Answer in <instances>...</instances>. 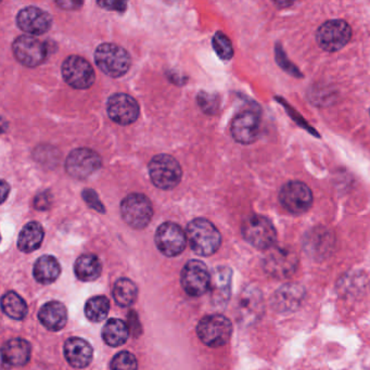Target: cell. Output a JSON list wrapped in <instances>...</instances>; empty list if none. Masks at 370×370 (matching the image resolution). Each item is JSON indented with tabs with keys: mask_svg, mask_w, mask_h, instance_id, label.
<instances>
[{
	"mask_svg": "<svg viewBox=\"0 0 370 370\" xmlns=\"http://www.w3.org/2000/svg\"><path fill=\"white\" fill-rule=\"evenodd\" d=\"M34 278L42 285H50L59 278L61 266L52 255L40 257L34 264Z\"/></svg>",
	"mask_w": 370,
	"mask_h": 370,
	"instance_id": "obj_24",
	"label": "cell"
},
{
	"mask_svg": "<svg viewBox=\"0 0 370 370\" xmlns=\"http://www.w3.org/2000/svg\"><path fill=\"white\" fill-rule=\"evenodd\" d=\"M109 118L118 125H130L140 118V104L132 96L126 94H114L109 98L106 104Z\"/></svg>",
	"mask_w": 370,
	"mask_h": 370,
	"instance_id": "obj_14",
	"label": "cell"
},
{
	"mask_svg": "<svg viewBox=\"0 0 370 370\" xmlns=\"http://www.w3.org/2000/svg\"><path fill=\"white\" fill-rule=\"evenodd\" d=\"M180 281L187 295L199 297L210 290L212 275L204 263L199 259H190L183 269Z\"/></svg>",
	"mask_w": 370,
	"mask_h": 370,
	"instance_id": "obj_8",
	"label": "cell"
},
{
	"mask_svg": "<svg viewBox=\"0 0 370 370\" xmlns=\"http://www.w3.org/2000/svg\"><path fill=\"white\" fill-rule=\"evenodd\" d=\"M261 126L259 112L247 110L241 112L231 123V136L239 144H250L257 140Z\"/></svg>",
	"mask_w": 370,
	"mask_h": 370,
	"instance_id": "obj_16",
	"label": "cell"
},
{
	"mask_svg": "<svg viewBox=\"0 0 370 370\" xmlns=\"http://www.w3.org/2000/svg\"><path fill=\"white\" fill-rule=\"evenodd\" d=\"M1 190H3V194H1V200L4 201L6 200V198H7V195L9 194L10 187L8 186L7 183L5 182V180H3V183H1Z\"/></svg>",
	"mask_w": 370,
	"mask_h": 370,
	"instance_id": "obj_38",
	"label": "cell"
},
{
	"mask_svg": "<svg viewBox=\"0 0 370 370\" xmlns=\"http://www.w3.org/2000/svg\"><path fill=\"white\" fill-rule=\"evenodd\" d=\"M186 235L191 250L200 257L214 254L222 243L218 229L205 218L191 221L187 226Z\"/></svg>",
	"mask_w": 370,
	"mask_h": 370,
	"instance_id": "obj_1",
	"label": "cell"
},
{
	"mask_svg": "<svg viewBox=\"0 0 370 370\" xmlns=\"http://www.w3.org/2000/svg\"><path fill=\"white\" fill-rule=\"evenodd\" d=\"M233 271L229 267L219 266L214 269L211 281V299L217 307H224L230 297Z\"/></svg>",
	"mask_w": 370,
	"mask_h": 370,
	"instance_id": "obj_21",
	"label": "cell"
},
{
	"mask_svg": "<svg viewBox=\"0 0 370 370\" xmlns=\"http://www.w3.org/2000/svg\"><path fill=\"white\" fill-rule=\"evenodd\" d=\"M213 48L217 56L225 61H228L231 58L234 57V48L231 44L230 39L226 34L223 32H217L215 33L214 37L212 39Z\"/></svg>",
	"mask_w": 370,
	"mask_h": 370,
	"instance_id": "obj_31",
	"label": "cell"
},
{
	"mask_svg": "<svg viewBox=\"0 0 370 370\" xmlns=\"http://www.w3.org/2000/svg\"><path fill=\"white\" fill-rule=\"evenodd\" d=\"M38 319L48 331H59L63 329L68 323V311L63 303L50 301L39 309Z\"/></svg>",
	"mask_w": 370,
	"mask_h": 370,
	"instance_id": "obj_22",
	"label": "cell"
},
{
	"mask_svg": "<svg viewBox=\"0 0 370 370\" xmlns=\"http://www.w3.org/2000/svg\"><path fill=\"white\" fill-rule=\"evenodd\" d=\"M199 339L206 347H221L228 343L233 335V323L227 317L214 314L203 317L197 326Z\"/></svg>",
	"mask_w": 370,
	"mask_h": 370,
	"instance_id": "obj_4",
	"label": "cell"
},
{
	"mask_svg": "<svg viewBox=\"0 0 370 370\" xmlns=\"http://www.w3.org/2000/svg\"><path fill=\"white\" fill-rule=\"evenodd\" d=\"M352 37L351 26L343 20H331L319 27L317 44L326 51L335 52L345 47Z\"/></svg>",
	"mask_w": 370,
	"mask_h": 370,
	"instance_id": "obj_12",
	"label": "cell"
},
{
	"mask_svg": "<svg viewBox=\"0 0 370 370\" xmlns=\"http://www.w3.org/2000/svg\"><path fill=\"white\" fill-rule=\"evenodd\" d=\"M297 267V257L292 250L271 248L264 259V269L271 276L285 279L293 275Z\"/></svg>",
	"mask_w": 370,
	"mask_h": 370,
	"instance_id": "obj_15",
	"label": "cell"
},
{
	"mask_svg": "<svg viewBox=\"0 0 370 370\" xmlns=\"http://www.w3.org/2000/svg\"><path fill=\"white\" fill-rule=\"evenodd\" d=\"M56 4L62 9L66 10H75L83 5V3H78V1H57Z\"/></svg>",
	"mask_w": 370,
	"mask_h": 370,
	"instance_id": "obj_37",
	"label": "cell"
},
{
	"mask_svg": "<svg viewBox=\"0 0 370 370\" xmlns=\"http://www.w3.org/2000/svg\"><path fill=\"white\" fill-rule=\"evenodd\" d=\"M241 233L245 241L254 248L269 250L273 248L277 241V231L273 223L262 215H251L245 219Z\"/></svg>",
	"mask_w": 370,
	"mask_h": 370,
	"instance_id": "obj_3",
	"label": "cell"
},
{
	"mask_svg": "<svg viewBox=\"0 0 370 370\" xmlns=\"http://www.w3.org/2000/svg\"><path fill=\"white\" fill-rule=\"evenodd\" d=\"M74 271L80 280L90 283L99 278L101 275L102 264L99 257L96 255H82L76 259Z\"/></svg>",
	"mask_w": 370,
	"mask_h": 370,
	"instance_id": "obj_26",
	"label": "cell"
},
{
	"mask_svg": "<svg viewBox=\"0 0 370 370\" xmlns=\"http://www.w3.org/2000/svg\"><path fill=\"white\" fill-rule=\"evenodd\" d=\"M304 295V289L301 285L289 283V285L279 288L273 297L271 304L273 309L280 313L292 312L300 307Z\"/></svg>",
	"mask_w": 370,
	"mask_h": 370,
	"instance_id": "obj_20",
	"label": "cell"
},
{
	"mask_svg": "<svg viewBox=\"0 0 370 370\" xmlns=\"http://www.w3.org/2000/svg\"><path fill=\"white\" fill-rule=\"evenodd\" d=\"M45 231L37 222H30L22 228L18 238V248L24 253H31L40 248L43 243Z\"/></svg>",
	"mask_w": 370,
	"mask_h": 370,
	"instance_id": "obj_25",
	"label": "cell"
},
{
	"mask_svg": "<svg viewBox=\"0 0 370 370\" xmlns=\"http://www.w3.org/2000/svg\"><path fill=\"white\" fill-rule=\"evenodd\" d=\"M110 311V301L104 295L88 300L85 305V315L88 321L100 323L108 316Z\"/></svg>",
	"mask_w": 370,
	"mask_h": 370,
	"instance_id": "obj_30",
	"label": "cell"
},
{
	"mask_svg": "<svg viewBox=\"0 0 370 370\" xmlns=\"http://www.w3.org/2000/svg\"><path fill=\"white\" fill-rule=\"evenodd\" d=\"M52 196L49 191H42L34 198V208L38 211H47L51 206Z\"/></svg>",
	"mask_w": 370,
	"mask_h": 370,
	"instance_id": "obj_34",
	"label": "cell"
},
{
	"mask_svg": "<svg viewBox=\"0 0 370 370\" xmlns=\"http://www.w3.org/2000/svg\"><path fill=\"white\" fill-rule=\"evenodd\" d=\"M98 5L101 7L106 8L109 10H118V11H124L126 8V3H121V1H99Z\"/></svg>",
	"mask_w": 370,
	"mask_h": 370,
	"instance_id": "obj_36",
	"label": "cell"
},
{
	"mask_svg": "<svg viewBox=\"0 0 370 370\" xmlns=\"http://www.w3.org/2000/svg\"><path fill=\"white\" fill-rule=\"evenodd\" d=\"M199 106L203 109V111L208 112V113H213L216 112L217 110V102L213 96L208 94H199Z\"/></svg>",
	"mask_w": 370,
	"mask_h": 370,
	"instance_id": "obj_35",
	"label": "cell"
},
{
	"mask_svg": "<svg viewBox=\"0 0 370 370\" xmlns=\"http://www.w3.org/2000/svg\"><path fill=\"white\" fill-rule=\"evenodd\" d=\"M128 337L130 331L128 325L121 319H109L102 329V339L109 347H121L128 341Z\"/></svg>",
	"mask_w": 370,
	"mask_h": 370,
	"instance_id": "obj_27",
	"label": "cell"
},
{
	"mask_svg": "<svg viewBox=\"0 0 370 370\" xmlns=\"http://www.w3.org/2000/svg\"><path fill=\"white\" fill-rule=\"evenodd\" d=\"M98 68L110 78H122L130 70V56L124 48L116 44H101L94 52Z\"/></svg>",
	"mask_w": 370,
	"mask_h": 370,
	"instance_id": "obj_2",
	"label": "cell"
},
{
	"mask_svg": "<svg viewBox=\"0 0 370 370\" xmlns=\"http://www.w3.org/2000/svg\"><path fill=\"white\" fill-rule=\"evenodd\" d=\"M83 198L90 208L94 209L99 213L106 212L104 205L99 200V197L96 194V191L92 190V189H85L83 191Z\"/></svg>",
	"mask_w": 370,
	"mask_h": 370,
	"instance_id": "obj_33",
	"label": "cell"
},
{
	"mask_svg": "<svg viewBox=\"0 0 370 370\" xmlns=\"http://www.w3.org/2000/svg\"><path fill=\"white\" fill-rule=\"evenodd\" d=\"M19 29L30 35H43L52 25V18L48 12L37 7H26L17 16Z\"/></svg>",
	"mask_w": 370,
	"mask_h": 370,
	"instance_id": "obj_18",
	"label": "cell"
},
{
	"mask_svg": "<svg viewBox=\"0 0 370 370\" xmlns=\"http://www.w3.org/2000/svg\"><path fill=\"white\" fill-rule=\"evenodd\" d=\"M187 240V235L182 227L172 222L160 225L154 237L156 248L162 254L168 257L182 254L186 248Z\"/></svg>",
	"mask_w": 370,
	"mask_h": 370,
	"instance_id": "obj_13",
	"label": "cell"
},
{
	"mask_svg": "<svg viewBox=\"0 0 370 370\" xmlns=\"http://www.w3.org/2000/svg\"><path fill=\"white\" fill-rule=\"evenodd\" d=\"M121 215L132 228H146L154 216L152 201L142 194L128 195L121 203Z\"/></svg>",
	"mask_w": 370,
	"mask_h": 370,
	"instance_id": "obj_6",
	"label": "cell"
},
{
	"mask_svg": "<svg viewBox=\"0 0 370 370\" xmlns=\"http://www.w3.org/2000/svg\"><path fill=\"white\" fill-rule=\"evenodd\" d=\"M149 175L154 186L171 190L180 184L183 171L178 161L170 154H158L149 163Z\"/></svg>",
	"mask_w": 370,
	"mask_h": 370,
	"instance_id": "obj_5",
	"label": "cell"
},
{
	"mask_svg": "<svg viewBox=\"0 0 370 370\" xmlns=\"http://www.w3.org/2000/svg\"><path fill=\"white\" fill-rule=\"evenodd\" d=\"M238 319L245 325L255 323L264 312V303L261 291L253 285H248L238 299Z\"/></svg>",
	"mask_w": 370,
	"mask_h": 370,
	"instance_id": "obj_17",
	"label": "cell"
},
{
	"mask_svg": "<svg viewBox=\"0 0 370 370\" xmlns=\"http://www.w3.org/2000/svg\"><path fill=\"white\" fill-rule=\"evenodd\" d=\"M101 158L90 148L74 149L66 161V170L75 180H86L101 168Z\"/></svg>",
	"mask_w": 370,
	"mask_h": 370,
	"instance_id": "obj_11",
	"label": "cell"
},
{
	"mask_svg": "<svg viewBox=\"0 0 370 370\" xmlns=\"http://www.w3.org/2000/svg\"><path fill=\"white\" fill-rule=\"evenodd\" d=\"M137 369H138V362H137L136 356L130 352H120L112 359L111 370Z\"/></svg>",
	"mask_w": 370,
	"mask_h": 370,
	"instance_id": "obj_32",
	"label": "cell"
},
{
	"mask_svg": "<svg viewBox=\"0 0 370 370\" xmlns=\"http://www.w3.org/2000/svg\"><path fill=\"white\" fill-rule=\"evenodd\" d=\"M279 201L288 212L295 215L303 214L313 204V194L304 183L292 180L283 185L279 192Z\"/></svg>",
	"mask_w": 370,
	"mask_h": 370,
	"instance_id": "obj_10",
	"label": "cell"
},
{
	"mask_svg": "<svg viewBox=\"0 0 370 370\" xmlns=\"http://www.w3.org/2000/svg\"><path fill=\"white\" fill-rule=\"evenodd\" d=\"M15 58L22 66L35 68L44 63L49 56V47L35 36L22 35L12 44Z\"/></svg>",
	"mask_w": 370,
	"mask_h": 370,
	"instance_id": "obj_7",
	"label": "cell"
},
{
	"mask_svg": "<svg viewBox=\"0 0 370 370\" xmlns=\"http://www.w3.org/2000/svg\"><path fill=\"white\" fill-rule=\"evenodd\" d=\"M61 72L66 84L75 90H87L94 85L96 80L92 64L76 54L64 60Z\"/></svg>",
	"mask_w": 370,
	"mask_h": 370,
	"instance_id": "obj_9",
	"label": "cell"
},
{
	"mask_svg": "<svg viewBox=\"0 0 370 370\" xmlns=\"http://www.w3.org/2000/svg\"><path fill=\"white\" fill-rule=\"evenodd\" d=\"M64 356L72 367L83 369L92 363L94 350L92 345L82 338H70L64 343Z\"/></svg>",
	"mask_w": 370,
	"mask_h": 370,
	"instance_id": "obj_19",
	"label": "cell"
},
{
	"mask_svg": "<svg viewBox=\"0 0 370 370\" xmlns=\"http://www.w3.org/2000/svg\"><path fill=\"white\" fill-rule=\"evenodd\" d=\"M1 307L4 313L10 319L16 321H22L27 315V304L24 301L23 297H20L18 293L9 291L6 293L1 300Z\"/></svg>",
	"mask_w": 370,
	"mask_h": 370,
	"instance_id": "obj_29",
	"label": "cell"
},
{
	"mask_svg": "<svg viewBox=\"0 0 370 370\" xmlns=\"http://www.w3.org/2000/svg\"><path fill=\"white\" fill-rule=\"evenodd\" d=\"M112 295L118 307H130L136 302L138 288L130 279L121 278L114 283Z\"/></svg>",
	"mask_w": 370,
	"mask_h": 370,
	"instance_id": "obj_28",
	"label": "cell"
},
{
	"mask_svg": "<svg viewBox=\"0 0 370 370\" xmlns=\"http://www.w3.org/2000/svg\"><path fill=\"white\" fill-rule=\"evenodd\" d=\"M32 347L30 342L20 338L9 340L4 345L1 357L4 363L10 366L22 367L31 359Z\"/></svg>",
	"mask_w": 370,
	"mask_h": 370,
	"instance_id": "obj_23",
	"label": "cell"
}]
</instances>
